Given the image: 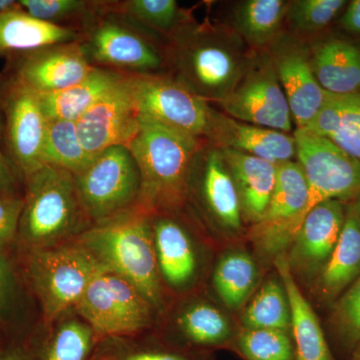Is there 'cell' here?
Segmentation results:
<instances>
[{"label":"cell","mask_w":360,"mask_h":360,"mask_svg":"<svg viewBox=\"0 0 360 360\" xmlns=\"http://www.w3.org/2000/svg\"><path fill=\"white\" fill-rule=\"evenodd\" d=\"M167 75L208 103L231 94L245 68L250 49L229 25L193 16L165 45Z\"/></svg>","instance_id":"6da1fadb"},{"label":"cell","mask_w":360,"mask_h":360,"mask_svg":"<svg viewBox=\"0 0 360 360\" xmlns=\"http://www.w3.org/2000/svg\"><path fill=\"white\" fill-rule=\"evenodd\" d=\"M201 142L141 118V127L127 146L141 172L139 208L155 215L186 207L191 167Z\"/></svg>","instance_id":"7a4b0ae2"},{"label":"cell","mask_w":360,"mask_h":360,"mask_svg":"<svg viewBox=\"0 0 360 360\" xmlns=\"http://www.w3.org/2000/svg\"><path fill=\"white\" fill-rule=\"evenodd\" d=\"M108 271L134 286L156 312L165 307L153 245V215L141 208L92 225L77 239Z\"/></svg>","instance_id":"3957f363"},{"label":"cell","mask_w":360,"mask_h":360,"mask_svg":"<svg viewBox=\"0 0 360 360\" xmlns=\"http://www.w3.org/2000/svg\"><path fill=\"white\" fill-rule=\"evenodd\" d=\"M25 180L18 236L30 250L71 243L92 226L78 198L75 175L44 165Z\"/></svg>","instance_id":"277c9868"},{"label":"cell","mask_w":360,"mask_h":360,"mask_svg":"<svg viewBox=\"0 0 360 360\" xmlns=\"http://www.w3.org/2000/svg\"><path fill=\"white\" fill-rule=\"evenodd\" d=\"M79 44L94 68L130 75L167 73L165 42L130 20L115 1H97Z\"/></svg>","instance_id":"5b68a950"},{"label":"cell","mask_w":360,"mask_h":360,"mask_svg":"<svg viewBox=\"0 0 360 360\" xmlns=\"http://www.w3.org/2000/svg\"><path fill=\"white\" fill-rule=\"evenodd\" d=\"M26 269L44 316L56 321L75 309L92 279L104 269L75 240L30 250Z\"/></svg>","instance_id":"8992f818"},{"label":"cell","mask_w":360,"mask_h":360,"mask_svg":"<svg viewBox=\"0 0 360 360\" xmlns=\"http://www.w3.org/2000/svg\"><path fill=\"white\" fill-rule=\"evenodd\" d=\"M78 198L92 225L137 210L141 201L139 165L127 146H112L94 155L75 175Z\"/></svg>","instance_id":"52a82bcc"},{"label":"cell","mask_w":360,"mask_h":360,"mask_svg":"<svg viewBox=\"0 0 360 360\" xmlns=\"http://www.w3.org/2000/svg\"><path fill=\"white\" fill-rule=\"evenodd\" d=\"M75 309L103 338H135L153 326L156 312L132 284L105 269L92 279Z\"/></svg>","instance_id":"ba28073f"},{"label":"cell","mask_w":360,"mask_h":360,"mask_svg":"<svg viewBox=\"0 0 360 360\" xmlns=\"http://www.w3.org/2000/svg\"><path fill=\"white\" fill-rule=\"evenodd\" d=\"M219 106L240 122L285 134H290L295 124L266 49H250L240 77Z\"/></svg>","instance_id":"9c48e42d"},{"label":"cell","mask_w":360,"mask_h":360,"mask_svg":"<svg viewBox=\"0 0 360 360\" xmlns=\"http://www.w3.org/2000/svg\"><path fill=\"white\" fill-rule=\"evenodd\" d=\"M293 137L296 161L309 187L307 214L324 201L335 200L348 205L359 195V160L309 129H296Z\"/></svg>","instance_id":"30bf717a"},{"label":"cell","mask_w":360,"mask_h":360,"mask_svg":"<svg viewBox=\"0 0 360 360\" xmlns=\"http://www.w3.org/2000/svg\"><path fill=\"white\" fill-rule=\"evenodd\" d=\"M309 187L300 163L277 165L276 184L264 217L248 236L260 257L272 260L288 252L307 215Z\"/></svg>","instance_id":"8fae6325"},{"label":"cell","mask_w":360,"mask_h":360,"mask_svg":"<svg viewBox=\"0 0 360 360\" xmlns=\"http://www.w3.org/2000/svg\"><path fill=\"white\" fill-rule=\"evenodd\" d=\"M187 205L224 233L243 231L245 219L236 184L221 150L206 141L194 155Z\"/></svg>","instance_id":"7c38bea8"},{"label":"cell","mask_w":360,"mask_h":360,"mask_svg":"<svg viewBox=\"0 0 360 360\" xmlns=\"http://www.w3.org/2000/svg\"><path fill=\"white\" fill-rule=\"evenodd\" d=\"M141 118L205 141L213 106L167 73L134 77Z\"/></svg>","instance_id":"4fadbf2b"},{"label":"cell","mask_w":360,"mask_h":360,"mask_svg":"<svg viewBox=\"0 0 360 360\" xmlns=\"http://www.w3.org/2000/svg\"><path fill=\"white\" fill-rule=\"evenodd\" d=\"M4 110L7 153L20 176L25 179L40 167L47 122L39 94L11 78L0 97Z\"/></svg>","instance_id":"5bb4252c"},{"label":"cell","mask_w":360,"mask_h":360,"mask_svg":"<svg viewBox=\"0 0 360 360\" xmlns=\"http://www.w3.org/2000/svg\"><path fill=\"white\" fill-rule=\"evenodd\" d=\"M266 51L288 99L296 129H307L328 96L312 70L309 44L285 30Z\"/></svg>","instance_id":"9a60e30c"},{"label":"cell","mask_w":360,"mask_h":360,"mask_svg":"<svg viewBox=\"0 0 360 360\" xmlns=\"http://www.w3.org/2000/svg\"><path fill=\"white\" fill-rule=\"evenodd\" d=\"M134 77L127 75L77 122L79 141L96 155L112 146H129L141 127Z\"/></svg>","instance_id":"2e32d148"},{"label":"cell","mask_w":360,"mask_h":360,"mask_svg":"<svg viewBox=\"0 0 360 360\" xmlns=\"http://www.w3.org/2000/svg\"><path fill=\"white\" fill-rule=\"evenodd\" d=\"M347 203L331 200L312 208L286 252L295 281L314 285L328 264L342 231Z\"/></svg>","instance_id":"e0dca14e"},{"label":"cell","mask_w":360,"mask_h":360,"mask_svg":"<svg viewBox=\"0 0 360 360\" xmlns=\"http://www.w3.org/2000/svg\"><path fill=\"white\" fill-rule=\"evenodd\" d=\"M94 68L79 41L70 42L20 54L11 78L37 94H51L78 84Z\"/></svg>","instance_id":"ac0fdd59"},{"label":"cell","mask_w":360,"mask_h":360,"mask_svg":"<svg viewBox=\"0 0 360 360\" xmlns=\"http://www.w3.org/2000/svg\"><path fill=\"white\" fill-rule=\"evenodd\" d=\"M205 141L276 165L296 160L293 134L240 122L213 108Z\"/></svg>","instance_id":"d6986e66"},{"label":"cell","mask_w":360,"mask_h":360,"mask_svg":"<svg viewBox=\"0 0 360 360\" xmlns=\"http://www.w3.org/2000/svg\"><path fill=\"white\" fill-rule=\"evenodd\" d=\"M181 212L153 215V245L160 276L175 290L188 286L198 271L193 238L179 219Z\"/></svg>","instance_id":"ffe728a7"},{"label":"cell","mask_w":360,"mask_h":360,"mask_svg":"<svg viewBox=\"0 0 360 360\" xmlns=\"http://www.w3.org/2000/svg\"><path fill=\"white\" fill-rule=\"evenodd\" d=\"M317 82L333 96L360 92V44L340 37H315L307 41Z\"/></svg>","instance_id":"44dd1931"},{"label":"cell","mask_w":360,"mask_h":360,"mask_svg":"<svg viewBox=\"0 0 360 360\" xmlns=\"http://www.w3.org/2000/svg\"><path fill=\"white\" fill-rule=\"evenodd\" d=\"M272 262L290 303V329L295 341V360H335L316 314L291 274L286 253L278 255Z\"/></svg>","instance_id":"7402d4cb"},{"label":"cell","mask_w":360,"mask_h":360,"mask_svg":"<svg viewBox=\"0 0 360 360\" xmlns=\"http://www.w3.org/2000/svg\"><path fill=\"white\" fill-rule=\"evenodd\" d=\"M238 191L245 222L264 217L276 184L277 165L229 149H220Z\"/></svg>","instance_id":"603a6c76"},{"label":"cell","mask_w":360,"mask_h":360,"mask_svg":"<svg viewBox=\"0 0 360 360\" xmlns=\"http://www.w3.org/2000/svg\"><path fill=\"white\" fill-rule=\"evenodd\" d=\"M360 276V217L354 203L347 205L342 231L328 264L314 285L322 302L338 300Z\"/></svg>","instance_id":"cb8c5ba5"},{"label":"cell","mask_w":360,"mask_h":360,"mask_svg":"<svg viewBox=\"0 0 360 360\" xmlns=\"http://www.w3.org/2000/svg\"><path fill=\"white\" fill-rule=\"evenodd\" d=\"M80 39L77 30L33 18L21 7L0 14V54L27 53L52 45L78 42Z\"/></svg>","instance_id":"d4e9b609"},{"label":"cell","mask_w":360,"mask_h":360,"mask_svg":"<svg viewBox=\"0 0 360 360\" xmlns=\"http://www.w3.org/2000/svg\"><path fill=\"white\" fill-rule=\"evenodd\" d=\"M127 77L116 71L96 68L82 82L59 91L39 94L47 120L77 122Z\"/></svg>","instance_id":"484cf974"},{"label":"cell","mask_w":360,"mask_h":360,"mask_svg":"<svg viewBox=\"0 0 360 360\" xmlns=\"http://www.w3.org/2000/svg\"><path fill=\"white\" fill-rule=\"evenodd\" d=\"M290 1L243 0L232 7L229 25L252 51L267 49L285 28Z\"/></svg>","instance_id":"4316f807"},{"label":"cell","mask_w":360,"mask_h":360,"mask_svg":"<svg viewBox=\"0 0 360 360\" xmlns=\"http://www.w3.org/2000/svg\"><path fill=\"white\" fill-rule=\"evenodd\" d=\"M176 326L182 340L180 347L195 352L227 347L236 338L226 315L203 300L188 303L180 310Z\"/></svg>","instance_id":"83f0119b"},{"label":"cell","mask_w":360,"mask_h":360,"mask_svg":"<svg viewBox=\"0 0 360 360\" xmlns=\"http://www.w3.org/2000/svg\"><path fill=\"white\" fill-rule=\"evenodd\" d=\"M305 129L326 137L360 161V92L328 94L321 110Z\"/></svg>","instance_id":"f1b7e54d"},{"label":"cell","mask_w":360,"mask_h":360,"mask_svg":"<svg viewBox=\"0 0 360 360\" xmlns=\"http://www.w3.org/2000/svg\"><path fill=\"white\" fill-rule=\"evenodd\" d=\"M259 270L248 252L232 250L219 258L213 272V286L229 309L238 310L248 302L257 288Z\"/></svg>","instance_id":"f546056e"},{"label":"cell","mask_w":360,"mask_h":360,"mask_svg":"<svg viewBox=\"0 0 360 360\" xmlns=\"http://www.w3.org/2000/svg\"><path fill=\"white\" fill-rule=\"evenodd\" d=\"M94 155L82 146L77 122L49 120L42 148V165L60 168L73 175L89 167Z\"/></svg>","instance_id":"4dcf8cb0"},{"label":"cell","mask_w":360,"mask_h":360,"mask_svg":"<svg viewBox=\"0 0 360 360\" xmlns=\"http://www.w3.org/2000/svg\"><path fill=\"white\" fill-rule=\"evenodd\" d=\"M98 338L82 319H66L45 338L37 350V360H91Z\"/></svg>","instance_id":"1f68e13d"},{"label":"cell","mask_w":360,"mask_h":360,"mask_svg":"<svg viewBox=\"0 0 360 360\" xmlns=\"http://www.w3.org/2000/svg\"><path fill=\"white\" fill-rule=\"evenodd\" d=\"M115 7L137 25L167 44L168 39L191 18L175 0H125Z\"/></svg>","instance_id":"d6a6232c"},{"label":"cell","mask_w":360,"mask_h":360,"mask_svg":"<svg viewBox=\"0 0 360 360\" xmlns=\"http://www.w3.org/2000/svg\"><path fill=\"white\" fill-rule=\"evenodd\" d=\"M96 354L105 360H212L210 352H195L169 343L129 338H105Z\"/></svg>","instance_id":"836d02e7"},{"label":"cell","mask_w":360,"mask_h":360,"mask_svg":"<svg viewBox=\"0 0 360 360\" xmlns=\"http://www.w3.org/2000/svg\"><path fill=\"white\" fill-rule=\"evenodd\" d=\"M243 328L290 330V309L281 279L270 278L243 310Z\"/></svg>","instance_id":"e575fe53"},{"label":"cell","mask_w":360,"mask_h":360,"mask_svg":"<svg viewBox=\"0 0 360 360\" xmlns=\"http://www.w3.org/2000/svg\"><path fill=\"white\" fill-rule=\"evenodd\" d=\"M345 0H292L285 18V28L305 41L319 37L347 6Z\"/></svg>","instance_id":"d590c367"},{"label":"cell","mask_w":360,"mask_h":360,"mask_svg":"<svg viewBox=\"0 0 360 360\" xmlns=\"http://www.w3.org/2000/svg\"><path fill=\"white\" fill-rule=\"evenodd\" d=\"M233 345L245 360H295V345L288 331L243 328Z\"/></svg>","instance_id":"8d00e7d4"},{"label":"cell","mask_w":360,"mask_h":360,"mask_svg":"<svg viewBox=\"0 0 360 360\" xmlns=\"http://www.w3.org/2000/svg\"><path fill=\"white\" fill-rule=\"evenodd\" d=\"M26 13L52 25L73 28L80 32L96 11L97 1L89 0H20Z\"/></svg>","instance_id":"74e56055"},{"label":"cell","mask_w":360,"mask_h":360,"mask_svg":"<svg viewBox=\"0 0 360 360\" xmlns=\"http://www.w3.org/2000/svg\"><path fill=\"white\" fill-rule=\"evenodd\" d=\"M331 323L341 345L354 352L360 340V276L336 300Z\"/></svg>","instance_id":"f35d334b"},{"label":"cell","mask_w":360,"mask_h":360,"mask_svg":"<svg viewBox=\"0 0 360 360\" xmlns=\"http://www.w3.org/2000/svg\"><path fill=\"white\" fill-rule=\"evenodd\" d=\"M22 210L23 196L0 191V250L18 236Z\"/></svg>","instance_id":"ab89813d"},{"label":"cell","mask_w":360,"mask_h":360,"mask_svg":"<svg viewBox=\"0 0 360 360\" xmlns=\"http://www.w3.org/2000/svg\"><path fill=\"white\" fill-rule=\"evenodd\" d=\"M4 137V125L2 124L1 117H0V191L16 193L20 174H18L8 156L2 148L1 141Z\"/></svg>","instance_id":"60d3db41"},{"label":"cell","mask_w":360,"mask_h":360,"mask_svg":"<svg viewBox=\"0 0 360 360\" xmlns=\"http://www.w3.org/2000/svg\"><path fill=\"white\" fill-rule=\"evenodd\" d=\"M15 281L11 265L0 253V314H4L13 300Z\"/></svg>","instance_id":"b9f144b4"},{"label":"cell","mask_w":360,"mask_h":360,"mask_svg":"<svg viewBox=\"0 0 360 360\" xmlns=\"http://www.w3.org/2000/svg\"><path fill=\"white\" fill-rule=\"evenodd\" d=\"M340 25L345 32L360 35V0L347 2L340 18Z\"/></svg>","instance_id":"7bdbcfd3"},{"label":"cell","mask_w":360,"mask_h":360,"mask_svg":"<svg viewBox=\"0 0 360 360\" xmlns=\"http://www.w3.org/2000/svg\"><path fill=\"white\" fill-rule=\"evenodd\" d=\"M0 360H37V355L30 354L21 347H13L2 352Z\"/></svg>","instance_id":"ee69618b"},{"label":"cell","mask_w":360,"mask_h":360,"mask_svg":"<svg viewBox=\"0 0 360 360\" xmlns=\"http://www.w3.org/2000/svg\"><path fill=\"white\" fill-rule=\"evenodd\" d=\"M20 2L18 1H14V0H0V14L20 8Z\"/></svg>","instance_id":"f6af8a7d"},{"label":"cell","mask_w":360,"mask_h":360,"mask_svg":"<svg viewBox=\"0 0 360 360\" xmlns=\"http://www.w3.org/2000/svg\"><path fill=\"white\" fill-rule=\"evenodd\" d=\"M352 360H360V340L352 352Z\"/></svg>","instance_id":"bcb514c9"},{"label":"cell","mask_w":360,"mask_h":360,"mask_svg":"<svg viewBox=\"0 0 360 360\" xmlns=\"http://www.w3.org/2000/svg\"><path fill=\"white\" fill-rule=\"evenodd\" d=\"M352 203H354L355 210H356V212L359 213L360 217V194L354 201H352Z\"/></svg>","instance_id":"7dc6e473"},{"label":"cell","mask_w":360,"mask_h":360,"mask_svg":"<svg viewBox=\"0 0 360 360\" xmlns=\"http://www.w3.org/2000/svg\"><path fill=\"white\" fill-rule=\"evenodd\" d=\"M91 360H105L103 359V357L98 356V355H96V354H94V357H92Z\"/></svg>","instance_id":"c3c4849f"}]
</instances>
